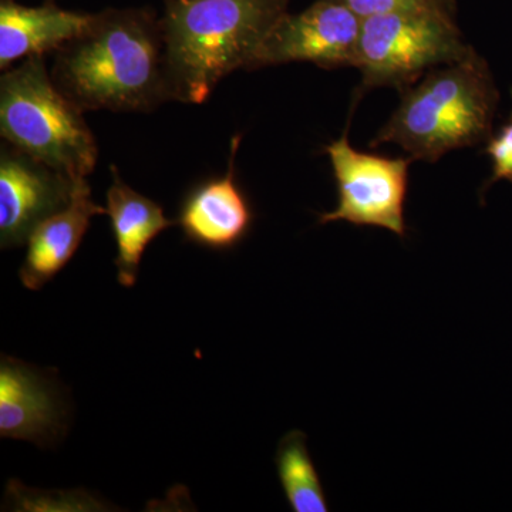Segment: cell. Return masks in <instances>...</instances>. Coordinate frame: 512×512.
Listing matches in <instances>:
<instances>
[{"label":"cell","instance_id":"obj_5","mask_svg":"<svg viewBox=\"0 0 512 512\" xmlns=\"http://www.w3.org/2000/svg\"><path fill=\"white\" fill-rule=\"evenodd\" d=\"M473 47L458 28L454 5L394 10L363 19L357 69L363 90L402 92L424 74L466 59Z\"/></svg>","mask_w":512,"mask_h":512},{"label":"cell","instance_id":"obj_17","mask_svg":"<svg viewBox=\"0 0 512 512\" xmlns=\"http://www.w3.org/2000/svg\"><path fill=\"white\" fill-rule=\"evenodd\" d=\"M338 2L348 6L362 20L370 16L394 12V10L454 5L453 0H338Z\"/></svg>","mask_w":512,"mask_h":512},{"label":"cell","instance_id":"obj_14","mask_svg":"<svg viewBox=\"0 0 512 512\" xmlns=\"http://www.w3.org/2000/svg\"><path fill=\"white\" fill-rule=\"evenodd\" d=\"M276 468L288 504L295 512H328L322 481L306 447V436L289 431L276 451Z\"/></svg>","mask_w":512,"mask_h":512},{"label":"cell","instance_id":"obj_9","mask_svg":"<svg viewBox=\"0 0 512 512\" xmlns=\"http://www.w3.org/2000/svg\"><path fill=\"white\" fill-rule=\"evenodd\" d=\"M241 137L232 138L227 174L194 188L181 205L177 222L191 242L211 249H229L247 237L254 212L235 180V156Z\"/></svg>","mask_w":512,"mask_h":512},{"label":"cell","instance_id":"obj_6","mask_svg":"<svg viewBox=\"0 0 512 512\" xmlns=\"http://www.w3.org/2000/svg\"><path fill=\"white\" fill-rule=\"evenodd\" d=\"M338 188L335 210L319 215V224L345 221L355 227L389 229L406 238L404 218L412 158H390L356 150L348 133L325 148Z\"/></svg>","mask_w":512,"mask_h":512},{"label":"cell","instance_id":"obj_11","mask_svg":"<svg viewBox=\"0 0 512 512\" xmlns=\"http://www.w3.org/2000/svg\"><path fill=\"white\" fill-rule=\"evenodd\" d=\"M103 214L106 208L93 201L89 181L79 178L70 204L37 225L30 235L28 254L19 271L23 286L39 291L52 281L76 254L92 218Z\"/></svg>","mask_w":512,"mask_h":512},{"label":"cell","instance_id":"obj_15","mask_svg":"<svg viewBox=\"0 0 512 512\" xmlns=\"http://www.w3.org/2000/svg\"><path fill=\"white\" fill-rule=\"evenodd\" d=\"M26 490V488H25ZM28 491V494H23L20 484L10 483L9 494L15 500V505L19 510H56L55 507H60V510L69 511H96L101 510V505L97 503L94 498L87 494L79 493H60L50 497V494L42 493V495L35 494L33 491Z\"/></svg>","mask_w":512,"mask_h":512},{"label":"cell","instance_id":"obj_8","mask_svg":"<svg viewBox=\"0 0 512 512\" xmlns=\"http://www.w3.org/2000/svg\"><path fill=\"white\" fill-rule=\"evenodd\" d=\"M77 180L3 141L0 148V247L28 244L37 225L72 201Z\"/></svg>","mask_w":512,"mask_h":512},{"label":"cell","instance_id":"obj_10","mask_svg":"<svg viewBox=\"0 0 512 512\" xmlns=\"http://www.w3.org/2000/svg\"><path fill=\"white\" fill-rule=\"evenodd\" d=\"M62 429V407L52 384L26 363L2 356L0 436L45 446Z\"/></svg>","mask_w":512,"mask_h":512},{"label":"cell","instance_id":"obj_16","mask_svg":"<svg viewBox=\"0 0 512 512\" xmlns=\"http://www.w3.org/2000/svg\"><path fill=\"white\" fill-rule=\"evenodd\" d=\"M485 153L491 158L493 170L490 180L485 181L483 194L497 181L505 180L512 184V111L510 119L488 138Z\"/></svg>","mask_w":512,"mask_h":512},{"label":"cell","instance_id":"obj_1","mask_svg":"<svg viewBox=\"0 0 512 512\" xmlns=\"http://www.w3.org/2000/svg\"><path fill=\"white\" fill-rule=\"evenodd\" d=\"M53 82L82 111L150 113L171 101L160 18L147 9L93 13L55 52Z\"/></svg>","mask_w":512,"mask_h":512},{"label":"cell","instance_id":"obj_13","mask_svg":"<svg viewBox=\"0 0 512 512\" xmlns=\"http://www.w3.org/2000/svg\"><path fill=\"white\" fill-rule=\"evenodd\" d=\"M110 171L106 214L116 239L117 281L124 288H133L148 245L175 222L165 217L161 205L124 183L116 165H111Z\"/></svg>","mask_w":512,"mask_h":512},{"label":"cell","instance_id":"obj_4","mask_svg":"<svg viewBox=\"0 0 512 512\" xmlns=\"http://www.w3.org/2000/svg\"><path fill=\"white\" fill-rule=\"evenodd\" d=\"M83 113L57 89L45 56L26 57L0 77L3 141L74 180L89 177L99 160Z\"/></svg>","mask_w":512,"mask_h":512},{"label":"cell","instance_id":"obj_7","mask_svg":"<svg viewBox=\"0 0 512 512\" xmlns=\"http://www.w3.org/2000/svg\"><path fill=\"white\" fill-rule=\"evenodd\" d=\"M363 20L338 0H316L301 13H286L256 50L247 70L292 62L322 69L356 66Z\"/></svg>","mask_w":512,"mask_h":512},{"label":"cell","instance_id":"obj_12","mask_svg":"<svg viewBox=\"0 0 512 512\" xmlns=\"http://www.w3.org/2000/svg\"><path fill=\"white\" fill-rule=\"evenodd\" d=\"M93 13L72 12L52 3L29 8L13 0L0 3V69L30 56L55 53L79 36L92 22Z\"/></svg>","mask_w":512,"mask_h":512},{"label":"cell","instance_id":"obj_2","mask_svg":"<svg viewBox=\"0 0 512 512\" xmlns=\"http://www.w3.org/2000/svg\"><path fill=\"white\" fill-rule=\"evenodd\" d=\"M289 0H164L160 18L171 101L202 104L225 76L247 70Z\"/></svg>","mask_w":512,"mask_h":512},{"label":"cell","instance_id":"obj_3","mask_svg":"<svg viewBox=\"0 0 512 512\" xmlns=\"http://www.w3.org/2000/svg\"><path fill=\"white\" fill-rule=\"evenodd\" d=\"M400 94L399 107L370 147L397 144L413 161L436 163L448 151L477 146L493 134L500 94L476 50L430 70Z\"/></svg>","mask_w":512,"mask_h":512}]
</instances>
